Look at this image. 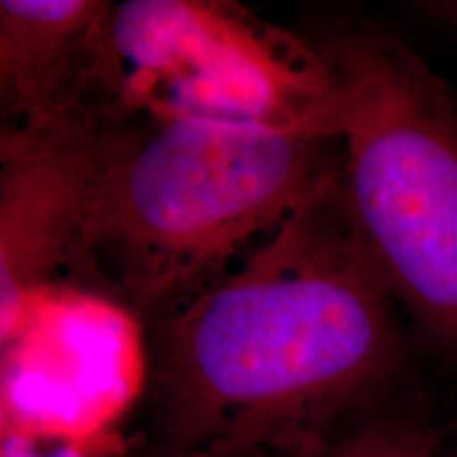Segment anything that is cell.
<instances>
[{
  "label": "cell",
  "instance_id": "cell-10",
  "mask_svg": "<svg viewBox=\"0 0 457 457\" xmlns=\"http://www.w3.org/2000/svg\"><path fill=\"white\" fill-rule=\"evenodd\" d=\"M162 457H256V455L228 453V451H165Z\"/></svg>",
  "mask_w": 457,
  "mask_h": 457
},
{
  "label": "cell",
  "instance_id": "cell-3",
  "mask_svg": "<svg viewBox=\"0 0 457 457\" xmlns=\"http://www.w3.org/2000/svg\"><path fill=\"white\" fill-rule=\"evenodd\" d=\"M341 94V187L394 299L457 353V106L447 85L384 28L316 43Z\"/></svg>",
  "mask_w": 457,
  "mask_h": 457
},
{
  "label": "cell",
  "instance_id": "cell-1",
  "mask_svg": "<svg viewBox=\"0 0 457 457\" xmlns=\"http://www.w3.org/2000/svg\"><path fill=\"white\" fill-rule=\"evenodd\" d=\"M396 299L339 168L212 286L146 330L168 451L313 457L394 373Z\"/></svg>",
  "mask_w": 457,
  "mask_h": 457
},
{
  "label": "cell",
  "instance_id": "cell-7",
  "mask_svg": "<svg viewBox=\"0 0 457 457\" xmlns=\"http://www.w3.org/2000/svg\"><path fill=\"white\" fill-rule=\"evenodd\" d=\"M436 436L413 420H379L353 428L313 457H436Z\"/></svg>",
  "mask_w": 457,
  "mask_h": 457
},
{
  "label": "cell",
  "instance_id": "cell-2",
  "mask_svg": "<svg viewBox=\"0 0 457 457\" xmlns=\"http://www.w3.org/2000/svg\"><path fill=\"white\" fill-rule=\"evenodd\" d=\"M339 163V140L250 125H104L79 273L148 330L231 271Z\"/></svg>",
  "mask_w": 457,
  "mask_h": 457
},
{
  "label": "cell",
  "instance_id": "cell-4",
  "mask_svg": "<svg viewBox=\"0 0 457 457\" xmlns=\"http://www.w3.org/2000/svg\"><path fill=\"white\" fill-rule=\"evenodd\" d=\"M102 121L195 119L339 140L341 94L316 43L231 0L114 4Z\"/></svg>",
  "mask_w": 457,
  "mask_h": 457
},
{
  "label": "cell",
  "instance_id": "cell-6",
  "mask_svg": "<svg viewBox=\"0 0 457 457\" xmlns=\"http://www.w3.org/2000/svg\"><path fill=\"white\" fill-rule=\"evenodd\" d=\"M112 7L104 0L0 3V100L7 129L104 125L100 77Z\"/></svg>",
  "mask_w": 457,
  "mask_h": 457
},
{
  "label": "cell",
  "instance_id": "cell-9",
  "mask_svg": "<svg viewBox=\"0 0 457 457\" xmlns=\"http://www.w3.org/2000/svg\"><path fill=\"white\" fill-rule=\"evenodd\" d=\"M426 7L434 17H438V21L457 34V3H432Z\"/></svg>",
  "mask_w": 457,
  "mask_h": 457
},
{
  "label": "cell",
  "instance_id": "cell-8",
  "mask_svg": "<svg viewBox=\"0 0 457 457\" xmlns=\"http://www.w3.org/2000/svg\"><path fill=\"white\" fill-rule=\"evenodd\" d=\"M3 457H87L64 432L37 430V428H4Z\"/></svg>",
  "mask_w": 457,
  "mask_h": 457
},
{
  "label": "cell",
  "instance_id": "cell-5",
  "mask_svg": "<svg viewBox=\"0 0 457 457\" xmlns=\"http://www.w3.org/2000/svg\"><path fill=\"white\" fill-rule=\"evenodd\" d=\"M104 125L3 129L0 138V343L38 296L79 271Z\"/></svg>",
  "mask_w": 457,
  "mask_h": 457
}]
</instances>
